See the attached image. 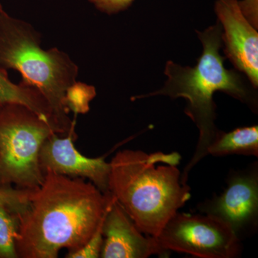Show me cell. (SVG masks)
<instances>
[{"mask_svg":"<svg viewBox=\"0 0 258 258\" xmlns=\"http://www.w3.org/2000/svg\"><path fill=\"white\" fill-rule=\"evenodd\" d=\"M112 199L91 181L47 171L15 214L18 257L56 258L62 249L79 250L98 229Z\"/></svg>","mask_w":258,"mask_h":258,"instance_id":"6da1fadb","label":"cell"},{"mask_svg":"<svg viewBox=\"0 0 258 258\" xmlns=\"http://www.w3.org/2000/svg\"><path fill=\"white\" fill-rule=\"evenodd\" d=\"M197 33L203 44V53L196 66H182L168 60L164 69L167 79L163 87L154 92L134 97V99H144L164 96L172 99L183 98L187 101L185 113L196 124L200 136L195 154L181 174V181L184 184H187L188 176L193 167L208 156V148L220 132L215 123L216 104L213 100L214 94L221 91L255 107L250 91L238 71L227 69L224 64L225 57L220 52L222 40L219 22Z\"/></svg>","mask_w":258,"mask_h":258,"instance_id":"7a4b0ae2","label":"cell"},{"mask_svg":"<svg viewBox=\"0 0 258 258\" xmlns=\"http://www.w3.org/2000/svg\"><path fill=\"white\" fill-rule=\"evenodd\" d=\"M180 160L176 152L125 149L110 162L109 192L145 235L158 237L191 198L189 186L181 181Z\"/></svg>","mask_w":258,"mask_h":258,"instance_id":"3957f363","label":"cell"},{"mask_svg":"<svg viewBox=\"0 0 258 258\" xmlns=\"http://www.w3.org/2000/svg\"><path fill=\"white\" fill-rule=\"evenodd\" d=\"M0 69L18 71L22 83L35 88L46 99L57 134L69 133L76 120L69 118L64 96L77 81L79 66L57 47L42 49L40 32L5 10L0 15Z\"/></svg>","mask_w":258,"mask_h":258,"instance_id":"277c9868","label":"cell"},{"mask_svg":"<svg viewBox=\"0 0 258 258\" xmlns=\"http://www.w3.org/2000/svg\"><path fill=\"white\" fill-rule=\"evenodd\" d=\"M55 130L28 107L0 103V189L34 191L43 182L39 154Z\"/></svg>","mask_w":258,"mask_h":258,"instance_id":"5b68a950","label":"cell"},{"mask_svg":"<svg viewBox=\"0 0 258 258\" xmlns=\"http://www.w3.org/2000/svg\"><path fill=\"white\" fill-rule=\"evenodd\" d=\"M164 251L191 254L201 258L238 257L240 239L223 222L205 214L177 212L157 237Z\"/></svg>","mask_w":258,"mask_h":258,"instance_id":"8992f818","label":"cell"},{"mask_svg":"<svg viewBox=\"0 0 258 258\" xmlns=\"http://www.w3.org/2000/svg\"><path fill=\"white\" fill-rule=\"evenodd\" d=\"M227 184L221 195H214L198 208L201 213L223 222L241 240L257 228V162L243 170L232 171Z\"/></svg>","mask_w":258,"mask_h":258,"instance_id":"52a82bcc","label":"cell"},{"mask_svg":"<svg viewBox=\"0 0 258 258\" xmlns=\"http://www.w3.org/2000/svg\"><path fill=\"white\" fill-rule=\"evenodd\" d=\"M76 123L66 138L53 134L42 144L39 162L44 175L47 171L69 176L82 178L92 182L104 194L109 193L111 165L104 157L88 158L82 155L74 147Z\"/></svg>","mask_w":258,"mask_h":258,"instance_id":"ba28073f","label":"cell"},{"mask_svg":"<svg viewBox=\"0 0 258 258\" xmlns=\"http://www.w3.org/2000/svg\"><path fill=\"white\" fill-rule=\"evenodd\" d=\"M215 12L221 25L226 57L253 88L258 86V33L241 13L237 0H216Z\"/></svg>","mask_w":258,"mask_h":258,"instance_id":"9c48e42d","label":"cell"},{"mask_svg":"<svg viewBox=\"0 0 258 258\" xmlns=\"http://www.w3.org/2000/svg\"><path fill=\"white\" fill-rule=\"evenodd\" d=\"M103 235L102 258H147L166 252L157 237L141 232L113 197L103 219Z\"/></svg>","mask_w":258,"mask_h":258,"instance_id":"30bf717a","label":"cell"},{"mask_svg":"<svg viewBox=\"0 0 258 258\" xmlns=\"http://www.w3.org/2000/svg\"><path fill=\"white\" fill-rule=\"evenodd\" d=\"M208 155L223 157L244 155L258 157V126L241 127L232 132L217 134L216 138L208 148Z\"/></svg>","mask_w":258,"mask_h":258,"instance_id":"8fae6325","label":"cell"},{"mask_svg":"<svg viewBox=\"0 0 258 258\" xmlns=\"http://www.w3.org/2000/svg\"><path fill=\"white\" fill-rule=\"evenodd\" d=\"M20 103L28 107L55 129L50 107L41 93L22 83L15 84L8 78L7 71L0 69V103Z\"/></svg>","mask_w":258,"mask_h":258,"instance_id":"7c38bea8","label":"cell"},{"mask_svg":"<svg viewBox=\"0 0 258 258\" xmlns=\"http://www.w3.org/2000/svg\"><path fill=\"white\" fill-rule=\"evenodd\" d=\"M18 232V218L0 205V258H18L15 246Z\"/></svg>","mask_w":258,"mask_h":258,"instance_id":"4fadbf2b","label":"cell"},{"mask_svg":"<svg viewBox=\"0 0 258 258\" xmlns=\"http://www.w3.org/2000/svg\"><path fill=\"white\" fill-rule=\"evenodd\" d=\"M96 96V88L86 83L75 82L71 85L64 96V104L75 114L86 113L90 110V103Z\"/></svg>","mask_w":258,"mask_h":258,"instance_id":"5bb4252c","label":"cell"},{"mask_svg":"<svg viewBox=\"0 0 258 258\" xmlns=\"http://www.w3.org/2000/svg\"><path fill=\"white\" fill-rule=\"evenodd\" d=\"M106 215V214H105ZM104 219V217H103ZM98 226L95 233L86 244L79 250L68 252L67 258H98L101 257V249L103 244V222Z\"/></svg>","mask_w":258,"mask_h":258,"instance_id":"9a60e30c","label":"cell"},{"mask_svg":"<svg viewBox=\"0 0 258 258\" xmlns=\"http://www.w3.org/2000/svg\"><path fill=\"white\" fill-rule=\"evenodd\" d=\"M28 191L10 188L0 189V205L12 213H16L28 200Z\"/></svg>","mask_w":258,"mask_h":258,"instance_id":"2e32d148","label":"cell"},{"mask_svg":"<svg viewBox=\"0 0 258 258\" xmlns=\"http://www.w3.org/2000/svg\"><path fill=\"white\" fill-rule=\"evenodd\" d=\"M96 9L108 15L118 14L128 10L135 0H88Z\"/></svg>","mask_w":258,"mask_h":258,"instance_id":"e0dca14e","label":"cell"},{"mask_svg":"<svg viewBox=\"0 0 258 258\" xmlns=\"http://www.w3.org/2000/svg\"><path fill=\"white\" fill-rule=\"evenodd\" d=\"M239 8L246 20L257 29L258 0H237Z\"/></svg>","mask_w":258,"mask_h":258,"instance_id":"ac0fdd59","label":"cell"},{"mask_svg":"<svg viewBox=\"0 0 258 258\" xmlns=\"http://www.w3.org/2000/svg\"><path fill=\"white\" fill-rule=\"evenodd\" d=\"M4 11V9H3V5H2L1 3H0V15Z\"/></svg>","mask_w":258,"mask_h":258,"instance_id":"d6986e66","label":"cell"}]
</instances>
